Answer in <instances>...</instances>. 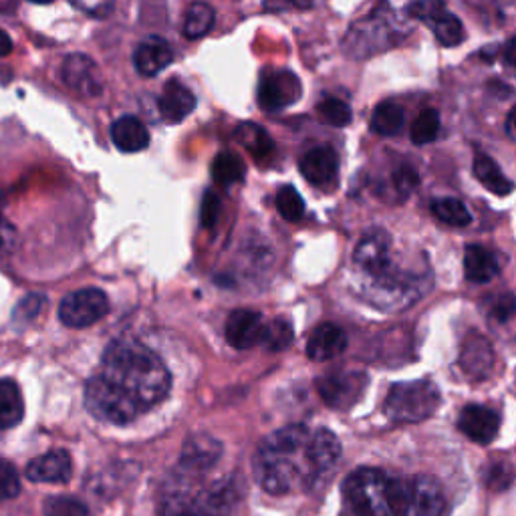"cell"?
I'll return each instance as SVG.
<instances>
[{
	"instance_id": "obj_16",
	"label": "cell",
	"mask_w": 516,
	"mask_h": 516,
	"mask_svg": "<svg viewBox=\"0 0 516 516\" xmlns=\"http://www.w3.org/2000/svg\"><path fill=\"white\" fill-rule=\"evenodd\" d=\"M63 81L83 97H99L103 81L97 65L85 55H69L63 63Z\"/></svg>"
},
{
	"instance_id": "obj_26",
	"label": "cell",
	"mask_w": 516,
	"mask_h": 516,
	"mask_svg": "<svg viewBox=\"0 0 516 516\" xmlns=\"http://www.w3.org/2000/svg\"><path fill=\"white\" fill-rule=\"evenodd\" d=\"M464 275L470 283L482 285L492 281L498 275V261L496 256L478 244L466 246L464 252Z\"/></svg>"
},
{
	"instance_id": "obj_13",
	"label": "cell",
	"mask_w": 516,
	"mask_h": 516,
	"mask_svg": "<svg viewBox=\"0 0 516 516\" xmlns=\"http://www.w3.org/2000/svg\"><path fill=\"white\" fill-rule=\"evenodd\" d=\"M418 293L414 291V283L402 275H394L392 269L373 277V293L371 299L381 309H402L408 307Z\"/></svg>"
},
{
	"instance_id": "obj_7",
	"label": "cell",
	"mask_w": 516,
	"mask_h": 516,
	"mask_svg": "<svg viewBox=\"0 0 516 516\" xmlns=\"http://www.w3.org/2000/svg\"><path fill=\"white\" fill-rule=\"evenodd\" d=\"M109 311V299L99 289H79L67 295L59 307V319L63 325L83 329L101 321Z\"/></svg>"
},
{
	"instance_id": "obj_33",
	"label": "cell",
	"mask_w": 516,
	"mask_h": 516,
	"mask_svg": "<svg viewBox=\"0 0 516 516\" xmlns=\"http://www.w3.org/2000/svg\"><path fill=\"white\" fill-rule=\"evenodd\" d=\"M432 214L448 224V226H454V228H462V226H468L472 222V216L468 212V208L456 200V198H436L432 202Z\"/></svg>"
},
{
	"instance_id": "obj_34",
	"label": "cell",
	"mask_w": 516,
	"mask_h": 516,
	"mask_svg": "<svg viewBox=\"0 0 516 516\" xmlns=\"http://www.w3.org/2000/svg\"><path fill=\"white\" fill-rule=\"evenodd\" d=\"M440 134V113L436 109H424L412 123L410 136L416 146L432 144Z\"/></svg>"
},
{
	"instance_id": "obj_46",
	"label": "cell",
	"mask_w": 516,
	"mask_h": 516,
	"mask_svg": "<svg viewBox=\"0 0 516 516\" xmlns=\"http://www.w3.org/2000/svg\"><path fill=\"white\" fill-rule=\"evenodd\" d=\"M75 3L87 11V13H93V15H103L111 9L113 0H75Z\"/></svg>"
},
{
	"instance_id": "obj_36",
	"label": "cell",
	"mask_w": 516,
	"mask_h": 516,
	"mask_svg": "<svg viewBox=\"0 0 516 516\" xmlns=\"http://www.w3.org/2000/svg\"><path fill=\"white\" fill-rule=\"evenodd\" d=\"M317 111H319V117L329 125L345 127L351 123V107L337 97H325L317 105Z\"/></svg>"
},
{
	"instance_id": "obj_28",
	"label": "cell",
	"mask_w": 516,
	"mask_h": 516,
	"mask_svg": "<svg viewBox=\"0 0 516 516\" xmlns=\"http://www.w3.org/2000/svg\"><path fill=\"white\" fill-rule=\"evenodd\" d=\"M474 176L486 190H490L496 196H508L514 188L512 182L496 166V162L486 154H478L474 158Z\"/></svg>"
},
{
	"instance_id": "obj_41",
	"label": "cell",
	"mask_w": 516,
	"mask_h": 516,
	"mask_svg": "<svg viewBox=\"0 0 516 516\" xmlns=\"http://www.w3.org/2000/svg\"><path fill=\"white\" fill-rule=\"evenodd\" d=\"M218 216H220V200L212 190H208L202 198L200 222H202L204 228H212L218 222Z\"/></svg>"
},
{
	"instance_id": "obj_49",
	"label": "cell",
	"mask_w": 516,
	"mask_h": 516,
	"mask_svg": "<svg viewBox=\"0 0 516 516\" xmlns=\"http://www.w3.org/2000/svg\"><path fill=\"white\" fill-rule=\"evenodd\" d=\"M11 51H13V41L3 29H0V57H7Z\"/></svg>"
},
{
	"instance_id": "obj_40",
	"label": "cell",
	"mask_w": 516,
	"mask_h": 516,
	"mask_svg": "<svg viewBox=\"0 0 516 516\" xmlns=\"http://www.w3.org/2000/svg\"><path fill=\"white\" fill-rule=\"evenodd\" d=\"M45 305H47V301H45L43 295H29V297H25L17 305V309H15V321L19 325H27V323L35 321L41 315V311L45 309Z\"/></svg>"
},
{
	"instance_id": "obj_50",
	"label": "cell",
	"mask_w": 516,
	"mask_h": 516,
	"mask_svg": "<svg viewBox=\"0 0 516 516\" xmlns=\"http://www.w3.org/2000/svg\"><path fill=\"white\" fill-rule=\"evenodd\" d=\"M289 3L299 7V9H309L313 5V0H289Z\"/></svg>"
},
{
	"instance_id": "obj_18",
	"label": "cell",
	"mask_w": 516,
	"mask_h": 516,
	"mask_svg": "<svg viewBox=\"0 0 516 516\" xmlns=\"http://www.w3.org/2000/svg\"><path fill=\"white\" fill-rule=\"evenodd\" d=\"M460 367L470 379H486L494 369V349L490 341L478 333L464 339L460 351Z\"/></svg>"
},
{
	"instance_id": "obj_17",
	"label": "cell",
	"mask_w": 516,
	"mask_h": 516,
	"mask_svg": "<svg viewBox=\"0 0 516 516\" xmlns=\"http://www.w3.org/2000/svg\"><path fill=\"white\" fill-rule=\"evenodd\" d=\"M458 428L472 442L486 446V444H490L498 436L500 418H498V414L494 410H490L486 406L472 404V406H466L460 412Z\"/></svg>"
},
{
	"instance_id": "obj_38",
	"label": "cell",
	"mask_w": 516,
	"mask_h": 516,
	"mask_svg": "<svg viewBox=\"0 0 516 516\" xmlns=\"http://www.w3.org/2000/svg\"><path fill=\"white\" fill-rule=\"evenodd\" d=\"M45 516H89L85 502L73 496H53L43 506Z\"/></svg>"
},
{
	"instance_id": "obj_44",
	"label": "cell",
	"mask_w": 516,
	"mask_h": 516,
	"mask_svg": "<svg viewBox=\"0 0 516 516\" xmlns=\"http://www.w3.org/2000/svg\"><path fill=\"white\" fill-rule=\"evenodd\" d=\"M394 184L402 194H408L418 186V174L410 166H402L394 174Z\"/></svg>"
},
{
	"instance_id": "obj_24",
	"label": "cell",
	"mask_w": 516,
	"mask_h": 516,
	"mask_svg": "<svg viewBox=\"0 0 516 516\" xmlns=\"http://www.w3.org/2000/svg\"><path fill=\"white\" fill-rule=\"evenodd\" d=\"M160 115L166 123H180L196 109L194 93L178 81H170L158 101Z\"/></svg>"
},
{
	"instance_id": "obj_29",
	"label": "cell",
	"mask_w": 516,
	"mask_h": 516,
	"mask_svg": "<svg viewBox=\"0 0 516 516\" xmlns=\"http://www.w3.org/2000/svg\"><path fill=\"white\" fill-rule=\"evenodd\" d=\"M406 111L398 103L383 101L373 109L371 129L379 136H396L404 129Z\"/></svg>"
},
{
	"instance_id": "obj_8",
	"label": "cell",
	"mask_w": 516,
	"mask_h": 516,
	"mask_svg": "<svg viewBox=\"0 0 516 516\" xmlns=\"http://www.w3.org/2000/svg\"><path fill=\"white\" fill-rule=\"evenodd\" d=\"M410 17L424 21L444 47H458L466 37L460 19L448 13L440 0H414Z\"/></svg>"
},
{
	"instance_id": "obj_31",
	"label": "cell",
	"mask_w": 516,
	"mask_h": 516,
	"mask_svg": "<svg viewBox=\"0 0 516 516\" xmlns=\"http://www.w3.org/2000/svg\"><path fill=\"white\" fill-rule=\"evenodd\" d=\"M210 172H212V178L216 184L228 188V186L242 182V178L246 174V166L240 156H236L232 152H222L214 158Z\"/></svg>"
},
{
	"instance_id": "obj_6",
	"label": "cell",
	"mask_w": 516,
	"mask_h": 516,
	"mask_svg": "<svg viewBox=\"0 0 516 516\" xmlns=\"http://www.w3.org/2000/svg\"><path fill=\"white\" fill-rule=\"evenodd\" d=\"M85 406L91 416L115 426L134 422L144 412V408L132 396L101 373L91 377L87 383Z\"/></svg>"
},
{
	"instance_id": "obj_5",
	"label": "cell",
	"mask_w": 516,
	"mask_h": 516,
	"mask_svg": "<svg viewBox=\"0 0 516 516\" xmlns=\"http://www.w3.org/2000/svg\"><path fill=\"white\" fill-rule=\"evenodd\" d=\"M440 390L430 379L396 383L385 398L383 412L396 424H418L436 414L440 408Z\"/></svg>"
},
{
	"instance_id": "obj_9",
	"label": "cell",
	"mask_w": 516,
	"mask_h": 516,
	"mask_svg": "<svg viewBox=\"0 0 516 516\" xmlns=\"http://www.w3.org/2000/svg\"><path fill=\"white\" fill-rule=\"evenodd\" d=\"M367 377L357 371L327 373L317 381V390L323 402L337 410L351 408L365 392Z\"/></svg>"
},
{
	"instance_id": "obj_43",
	"label": "cell",
	"mask_w": 516,
	"mask_h": 516,
	"mask_svg": "<svg viewBox=\"0 0 516 516\" xmlns=\"http://www.w3.org/2000/svg\"><path fill=\"white\" fill-rule=\"evenodd\" d=\"M17 242H19L17 228L7 218L0 216V256L13 252Z\"/></svg>"
},
{
	"instance_id": "obj_12",
	"label": "cell",
	"mask_w": 516,
	"mask_h": 516,
	"mask_svg": "<svg viewBox=\"0 0 516 516\" xmlns=\"http://www.w3.org/2000/svg\"><path fill=\"white\" fill-rule=\"evenodd\" d=\"M390 248L392 240L390 234L383 230L369 232L361 238V242L355 248V265L365 271L369 277H377L385 271H390Z\"/></svg>"
},
{
	"instance_id": "obj_21",
	"label": "cell",
	"mask_w": 516,
	"mask_h": 516,
	"mask_svg": "<svg viewBox=\"0 0 516 516\" xmlns=\"http://www.w3.org/2000/svg\"><path fill=\"white\" fill-rule=\"evenodd\" d=\"M111 140L119 152L136 154L150 146V132L138 117L123 115L111 125Z\"/></svg>"
},
{
	"instance_id": "obj_15",
	"label": "cell",
	"mask_w": 516,
	"mask_h": 516,
	"mask_svg": "<svg viewBox=\"0 0 516 516\" xmlns=\"http://www.w3.org/2000/svg\"><path fill=\"white\" fill-rule=\"evenodd\" d=\"M265 319L261 313L250 309H236L226 321V341L234 349H250L261 343L265 331Z\"/></svg>"
},
{
	"instance_id": "obj_11",
	"label": "cell",
	"mask_w": 516,
	"mask_h": 516,
	"mask_svg": "<svg viewBox=\"0 0 516 516\" xmlns=\"http://www.w3.org/2000/svg\"><path fill=\"white\" fill-rule=\"evenodd\" d=\"M444 512V490L434 478L418 476L408 484L400 516H444Z\"/></svg>"
},
{
	"instance_id": "obj_51",
	"label": "cell",
	"mask_w": 516,
	"mask_h": 516,
	"mask_svg": "<svg viewBox=\"0 0 516 516\" xmlns=\"http://www.w3.org/2000/svg\"><path fill=\"white\" fill-rule=\"evenodd\" d=\"M29 3H35V5H49V3H53V0H29Z\"/></svg>"
},
{
	"instance_id": "obj_39",
	"label": "cell",
	"mask_w": 516,
	"mask_h": 516,
	"mask_svg": "<svg viewBox=\"0 0 516 516\" xmlns=\"http://www.w3.org/2000/svg\"><path fill=\"white\" fill-rule=\"evenodd\" d=\"M21 492V478L17 468L7 462V460H0V500H9L19 496Z\"/></svg>"
},
{
	"instance_id": "obj_14",
	"label": "cell",
	"mask_w": 516,
	"mask_h": 516,
	"mask_svg": "<svg viewBox=\"0 0 516 516\" xmlns=\"http://www.w3.org/2000/svg\"><path fill=\"white\" fill-rule=\"evenodd\" d=\"M222 456V444L208 434H194L184 442L180 468L186 474H204L216 466Z\"/></svg>"
},
{
	"instance_id": "obj_3",
	"label": "cell",
	"mask_w": 516,
	"mask_h": 516,
	"mask_svg": "<svg viewBox=\"0 0 516 516\" xmlns=\"http://www.w3.org/2000/svg\"><path fill=\"white\" fill-rule=\"evenodd\" d=\"M408 482L375 468H359L343 484L345 498L357 516H400Z\"/></svg>"
},
{
	"instance_id": "obj_19",
	"label": "cell",
	"mask_w": 516,
	"mask_h": 516,
	"mask_svg": "<svg viewBox=\"0 0 516 516\" xmlns=\"http://www.w3.org/2000/svg\"><path fill=\"white\" fill-rule=\"evenodd\" d=\"M25 474L31 482L65 484L73 476V462L65 450H53L31 460Z\"/></svg>"
},
{
	"instance_id": "obj_22",
	"label": "cell",
	"mask_w": 516,
	"mask_h": 516,
	"mask_svg": "<svg viewBox=\"0 0 516 516\" xmlns=\"http://www.w3.org/2000/svg\"><path fill=\"white\" fill-rule=\"evenodd\" d=\"M345 347H347L345 331L333 323H323L311 333L307 341V355L313 361H329L341 355Z\"/></svg>"
},
{
	"instance_id": "obj_27",
	"label": "cell",
	"mask_w": 516,
	"mask_h": 516,
	"mask_svg": "<svg viewBox=\"0 0 516 516\" xmlns=\"http://www.w3.org/2000/svg\"><path fill=\"white\" fill-rule=\"evenodd\" d=\"M25 402L13 379H0V430L15 428L23 422Z\"/></svg>"
},
{
	"instance_id": "obj_30",
	"label": "cell",
	"mask_w": 516,
	"mask_h": 516,
	"mask_svg": "<svg viewBox=\"0 0 516 516\" xmlns=\"http://www.w3.org/2000/svg\"><path fill=\"white\" fill-rule=\"evenodd\" d=\"M234 138L242 148H246L256 158H265V156L273 154V150H275L271 136L256 123H240Z\"/></svg>"
},
{
	"instance_id": "obj_48",
	"label": "cell",
	"mask_w": 516,
	"mask_h": 516,
	"mask_svg": "<svg viewBox=\"0 0 516 516\" xmlns=\"http://www.w3.org/2000/svg\"><path fill=\"white\" fill-rule=\"evenodd\" d=\"M506 134L512 142H516V107H512L506 117Z\"/></svg>"
},
{
	"instance_id": "obj_23",
	"label": "cell",
	"mask_w": 516,
	"mask_h": 516,
	"mask_svg": "<svg viewBox=\"0 0 516 516\" xmlns=\"http://www.w3.org/2000/svg\"><path fill=\"white\" fill-rule=\"evenodd\" d=\"M174 59L172 47L168 41L160 39V37H150L146 39L134 55V63L140 75L144 77H156L158 73H162Z\"/></svg>"
},
{
	"instance_id": "obj_45",
	"label": "cell",
	"mask_w": 516,
	"mask_h": 516,
	"mask_svg": "<svg viewBox=\"0 0 516 516\" xmlns=\"http://www.w3.org/2000/svg\"><path fill=\"white\" fill-rule=\"evenodd\" d=\"M510 480H512V470H510L508 464H504V462L496 464V466L488 472V486L494 488V490L506 488V486L510 484Z\"/></svg>"
},
{
	"instance_id": "obj_32",
	"label": "cell",
	"mask_w": 516,
	"mask_h": 516,
	"mask_svg": "<svg viewBox=\"0 0 516 516\" xmlns=\"http://www.w3.org/2000/svg\"><path fill=\"white\" fill-rule=\"evenodd\" d=\"M214 9L206 3H194L188 11H186V19H184V37L186 39H202L204 35L210 33L212 25H214Z\"/></svg>"
},
{
	"instance_id": "obj_37",
	"label": "cell",
	"mask_w": 516,
	"mask_h": 516,
	"mask_svg": "<svg viewBox=\"0 0 516 516\" xmlns=\"http://www.w3.org/2000/svg\"><path fill=\"white\" fill-rule=\"evenodd\" d=\"M277 210L285 220L297 222L305 214V202L293 186H283L277 194Z\"/></svg>"
},
{
	"instance_id": "obj_47",
	"label": "cell",
	"mask_w": 516,
	"mask_h": 516,
	"mask_svg": "<svg viewBox=\"0 0 516 516\" xmlns=\"http://www.w3.org/2000/svg\"><path fill=\"white\" fill-rule=\"evenodd\" d=\"M504 61H506V65H510V67H516V37H512L506 45H504Z\"/></svg>"
},
{
	"instance_id": "obj_42",
	"label": "cell",
	"mask_w": 516,
	"mask_h": 516,
	"mask_svg": "<svg viewBox=\"0 0 516 516\" xmlns=\"http://www.w3.org/2000/svg\"><path fill=\"white\" fill-rule=\"evenodd\" d=\"M516 313V299L510 293H504L500 297L494 299L492 307H490V317L494 321H508L512 315Z\"/></svg>"
},
{
	"instance_id": "obj_4",
	"label": "cell",
	"mask_w": 516,
	"mask_h": 516,
	"mask_svg": "<svg viewBox=\"0 0 516 516\" xmlns=\"http://www.w3.org/2000/svg\"><path fill=\"white\" fill-rule=\"evenodd\" d=\"M234 492L232 482H216L198 488L180 480L166 492L160 516H228L234 506Z\"/></svg>"
},
{
	"instance_id": "obj_35",
	"label": "cell",
	"mask_w": 516,
	"mask_h": 516,
	"mask_svg": "<svg viewBox=\"0 0 516 516\" xmlns=\"http://www.w3.org/2000/svg\"><path fill=\"white\" fill-rule=\"evenodd\" d=\"M293 327L285 319H275L265 325L261 345H265L269 351H283L293 343Z\"/></svg>"
},
{
	"instance_id": "obj_1",
	"label": "cell",
	"mask_w": 516,
	"mask_h": 516,
	"mask_svg": "<svg viewBox=\"0 0 516 516\" xmlns=\"http://www.w3.org/2000/svg\"><path fill=\"white\" fill-rule=\"evenodd\" d=\"M101 375L119 385L144 410L164 402L172 375L164 361L146 345L129 339L113 341L103 353Z\"/></svg>"
},
{
	"instance_id": "obj_2",
	"label": "cell",
	"mask_w": 516,
	"mask_h": 516,
	"mask_svg": "<svg viewBox=\"0 0 516 516\" xmlns=\"http://www.w3.org/2000/svg\"><path fill=\"white\" fill-rule=\"evenodd\" d=\"M311 430L295 424L271 434L254 458V476L263 490L271 494H287L307 488L315 478L309 460Z\"/></svg>"
},
{
	"instance_id": "obj_25",
	"label": "cell",
	"mask_w": 516,
	"mask_h": 516,
	"mask_svg": "<svg viewBox=\"0 0 516 516\" xmlns=\"http://www.w3.org/2000/svg\"><path fill=\"white\" fill-rule=\"evenodd\" d=\"M339 458H341L339 438L325 428L315 430L309 440V460H311L315 474L321 476V474L333 470L337 466Z\"/></svg>"
},
{
	"instance_id": "obj_20",
	"label": "cell",
	"mask_w": 516,
	"mask_h": 516,
	"mask_svg": "<svg viewBox=\"0 0 516 516\" xmlns=\"http://www.w3.org/2000/svg\"><path fill=\"white\" fill-rule=\"evenodd\" d=\"M299 168H301L303 178L309 184H313L317 188H327V186L335 184V180H337L339 160H337V154L331 148L321 146V148L309 150L301 158Z\"/></svg>"
},
{
	"instance_id": "obj_10",
	"label": "cell",
	"mask_w": 516,
	"mask_h": 516,
	"mask_svg": "<svg viewBox=\"0 0 516 516\" xmlns=\"http://www.w3.org/2000/svg\"><path fill=\"white\" fill-rule=\"evenodd\" d=\"M301 97V81L291 71H267L258 83V105L275 113L297 103Z\"/></svg>"
}]
</instances>
